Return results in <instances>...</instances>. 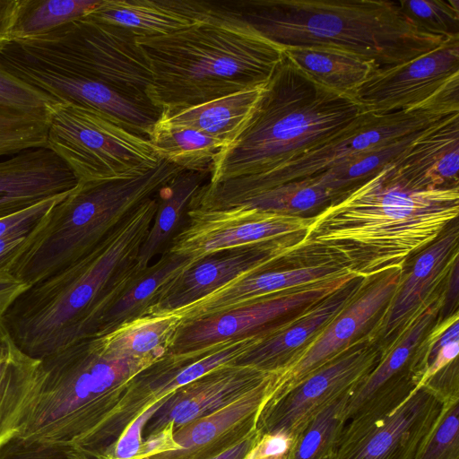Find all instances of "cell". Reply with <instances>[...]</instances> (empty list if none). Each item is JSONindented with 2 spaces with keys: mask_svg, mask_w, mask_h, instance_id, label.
<instances>
[{
  "mask_svg": "<svg viewBox=\"0 0 459 459\" xmlns=\"http://www.w3.org/2000/svg\"><path fill=\"white\" fill-rule=\"evenodd\" d=\"M459 213V186L428 188L405 178L393 160L312 216L286 257L331 263L371 280L403 269Z\"/></svg>",
  "mask_w": 459,
  "mask_h": 459,
  "instance_id": "1",
  "label": "cell"
},
{
  "mask_svg": "<svg viewBox=\"0 0 459 459\" xmlns=\"http://www.w3.org/2000/svg\"><path fill=\"white\" fill-rule=\"evenodd\" d=\"M158 206V194L144 200L86 255L12 302L1 321L20 351L40 359L96 335L107 310L141 272L138 255Z\"/></svg>",
  "mask_w": 459,
  "mask_h": 459,
  "instance_id": "2",
  "label": "cell"
},
{
  "mask_svg": "<svg viewBox=\"0 0 459 459\" xmlns=\"http://www.w3.org/2000/svg\"><path fill=\"white\" fill-rule=\"evenodd\" d=\"M152 82L147 98L172 112L265 84L283 48L257 32L234 7L180 30L138 37Z\"/></svg>",
  "mask_w": 459,
  "mask_h": 459,
  "instance_id": "3",
  "label": "cell"
},
{
  "mask_svg": "<svg viewBox=\"0 0 459 459\" xmlns=\"http://www.w3.org/2000/svg\"><path fill=\"white\" fill-rule=\"evenodd\" d=\"M234 8L282 48L337 49L369 62L375 72L406 63L446 40L415 25L398 1L249 0Z\"/></svg>",
  "mask_w": 459,
  "mask_h": 459,
  "instance_id": "4",
  "label": "cell"
},
{
  "mask_svg": "<svg viewBox=\"0 0 459 459\" xmlns=\"http://www.w3.org/2000/svg\"><path fill=\"white\" fill-rule=\"evenodd\" d=\"M362 112L352 98L317 83L284 54L248 122L214 159L208 182L275 169L334 135Z\"/></svg>",
  "mask_w": 459,
  "mask_h": 459,
  "instance_id": "5",
  "label": "cell"
},
{
  "mask_svg": "<svg viewBox=\"0 0 459 459\" xmlns=\"http://www.w3.org/2000/svg\"><path fill=\"white\" fill-rule=\"evenodd\" d=\"M35 383L16 434L74 449L105 423L115 394L153 362L105 354L96 338L39 359Z\"/></svg>",
  "mask_w": 459,
  "mask_h": 459,
  "instance_id": "6",
  "label": "cell"
},
{
  "mask_svg": "<svg viewBox=\"0 0 459 459\" xmlns=\"http://www.w3.org/2000/svg\"><path fill=\"white\" fill-rule=\"evenodd\" d=\"M459 113V77L421 105L387 113L362 112L348 126L294 160L269 172L204 183L195 200L203 210H218L235 200L275 186L319 175L371 149L424 130Z\"/></svg>",
  "mask_w": 459,
  "mask_h": 459,
  "instance_id": "7",
  "label": "cell"
},
{
  "mask_svg": "<svg viewBox=\"0 0 459 459\" xmlns=\"http://www.w3.org/2000/svg\"><path fill=\"white\" fill-rule=\"evenodd\" d=\"M137 38L124 27L85 16L44 35L13 42L33 56L152 106L147 98L152 73Z\"/></svg>",
  "mask_w": 459,
  "mask_h": 459,
  "instance_id": "8",
  "label": "cell"
},
{
  "mask_svg": "<svg viewBox=\"0 0 459 459\" xmlns=\"http://www.w3.org/2000/svg\"><path fill=\"white\" fill-rule=\"evenodd\" d=\"M47 148L62 159L77 182L135 178L161 160L148 138L70 102L50 106Z\"/></svg>",
  "mask_w": 459,
  "mask_h": 459,
  "instance_id": "9",
  "label": "cell"
},
{
  "mask_svg": "<svg viewBox=\"0 0 459 459\" xmlns=\"http://www.w3.org/2000/svg\"><path fill=\"white\" fill-rule=\"evenodd\" d=\"M0 67L57 102L94 109L145 138L160 115L158 108L131 100L102 82L33 56L13 41L0 50Z\"/></svg>",
  "mask_w": 459,
  "mask_h": 459,
  "instance_id": "10",
  "label": "cell"
},
{
  "mask_svg": "<svg viewBox=\"0 0 459 459\" xmlns=\"http://www.w3.org/2000/svg\"><path fill=\"white\" fill-rule=\"evenodd\" d=\"M382 346L364 334L343 352L313 372L277 402L264 409L257 427L295 440L327 405L354 388L379 362Z\"/></svg>",
  "mask_w": 459,
  "mask_h": 459,
  "instance_id": "11",
  "label": "cell"
},
{
  "mask_svg": "<svg viewBox=\"0 0 459 459\" xmlns=\"http://www.w3.org/2000/svg\"><path fill=\"white\" fill-rule=\"evenodd\" d=\"M437 288L383 347L377 366L350 391L345 420L379 417L397 408L418 382L411 368L413 352L441 310L444 290Z\"/></svg>",
  "mask_w": 459,
  "mask_h": 459,
  "instance_id": "12",
  "label": "cell"
},
{
  "mask_svg": "<svg viewBox=\"0 0 459 459\" xmlns=\"http://www.w3.org/2000/svg\"><path fill=\"white\" fill-rule=\"evenodd\" d=\"M358 277L353 273L298 289L198 320L178 330L167 355L200 352L212 346L243 337L293 316L323 300ZM289 317V316H288ZM287 317V318H288Z\"/></svg>",
  "mask_w": 459,
  "mask_h": 459,
  "instance_id": "13",
  "label": "cell"
},
{
  "mask_svg": "<svg viewBox=\"0 0 459 459\" xmlns=\"http://www.w3.org/2000/svg\"><path fill=\"white\" fill-rule=\"evenodd\" d=\"M403 275L396 269L376 276L328 325L282 370L273 374L264 409L277 402L316 370L343 352L367 326L378 320L391 302ZM263 409V410H264Z\"/></svg>",
  "mask_w": 459,
  "mask_h": 459,
  "instance_id": "14",
  "label": "cell"
},
{
  "mask_svg": "<svg viewBox=\"0 0 459 459\" xmlns=\"http://www.w3.org/2000/svg\"><path fill=\"white\" fill-rule=\"evenodd\" d=\"M312 216H291L244 207L186 210L165 251L196 260L223 250L304 233Z\"/></svg>",
  "mask_w": 459,
  "mask_h": 459,
  "instance_id": "15",
  "label": "cell"
},
{
  "mask_svg": "<svg viewBox=\"0 0 459 459\" xmlns=\"http://www.w3.org/2000/svg\"><path fill=\"white\" fill-rule=\"evenodd\" d=\"M442 404L422 386L385 415L351 419L327 459H414Z\"/></svg>",
  "mask_w": 459,
  "mask_h": 459,
  "instance_id": "16",
  "label": "cell"
},
{
  "mask_svg": "<svg viewBox=\"0 0 459 459\" xmlns=\"http://www.w3.org/2000/svg\"><path fill=\"white\" fill-rule=\"evenodd\" d=\"M300 236L238 247L193 262L160 288L146 314L174 312L239 278L277 266Z\"/></svg>",
  "mask_w": 459,
  "mask_h": 459,
  "instance_id": "17",
  "label": "cell"
},
{
  "mask_svg": "<svg viewBox=\"0 0 459 459\" xmlns=\"http://www.w3.org/2000/svg\"><path fill=\"white\" fill-rule=\"evenodd\" d=\"M459 75V37L400 65L374 72L350 96L363 112L387 113L418 107Z\"/></svg>",
  "mask_w": 459,
  "mask_h": 459,
  "instance_id": "18",
  "label": "cell"
},
{
  "mask_svg": "<svg viewBox=\"0 0 459 459\" xmlns=\"http://www.w3.org/2000/svg\"><path fill=\"white\" fill-rule=\"evenodd\" d=\"M273 373L239 397L173 431L171 450L143 459H208L258 429Z\"/></svg>",
  "mask_w": 459,
  "mask_h": 459,
  "instance_id": "19",
  "label": "cell"
},
{
  "mask_svg": "<svg viewBox=\"0 0 459 459\" xmlns=\"http://www.w3.org/2000/svg\"><path fill=\"white\" fill-rule=\"evenodd\" d=\"M369 281L358 276L323 300L264 328L259 341L235 364L273 373L282 370L362 291Z\"/></svg>",
  "mask_w": 459,
  "mask_h": 459,
  "instance_id": "20",
  "label": "cell"
},
{
  "mask_svg": "<svg viewBox=\"0 0 459 459\" xmlns=\"http://www.w3.org/2000/svg\"><path fill=\"white\" fill-rule=\"evenodd\" d=\"M273 372L230 364L171 393L146 423L149 436L171 426L173 430L231 403Z\"/></svg>",
  "mask_w": 459,
  "mask_h": 459,
  "instance_id": "21",
  "label": "cell"
},
{
  "mask_svg": "<svg viewBox=\"0 0 459 459\" xmlns=\"http://www.w3.org/2000/svg\"><path fill=\"white\" fill-rule=\"evenodd\" d=\"M350 272L331 263L273 267L239 278L172 313L183 323L222 313L277 293L332 280Z\"/></svg>",
  "mask_w": 459,
  "mask_h": 459,
  "instance_id": "22",
  "label": "cell"
},
{
  "mask_svg": "<svg viewBox=\"0 0 459 459\" xmlns=\"http://www.w3.org/2000/svg\"><path fill=\"white\" fill-rule=\"evenodd\" d=\"M77 183L68 166L48 148L0 160V219L69 192Z\"/></svg>",
  "mask_w": 459,
  "mask_h": 459,
  "instance_id": "23",
  "label": "cell"
},
{
  "mask_svg": "<svg viewBox=\"0 0 459 459\" xmlns=\"http://www.w3.org/2000/svg\"><path fill=\"white\" fill-rule=\"evenodd\" d=\"M458 226L449 227L416 258L410 273L401 280L386 309L368 334L386 339L439 288L458 253Z\"/></svg>",
  "mask_w": 459,
  "mask_h": 459,
  "instance_id": "24",
  "label": "cell"
},
{
  "mask_svg": "<svg viewBox=\"0 0 459 459\" xmlns=\"http://www.w3.org/2000/svg\"><path fill=\"white\" fill-rule=\"evenodd\" d=\"M221 7L197 0H101L86 16L124 27L137 37H153L196 24Z\"/></svg>",
  "mask_w": 459,
  "mask_h": 459,
  "instance_id": "25",
  "label": "cell"
},
{
  "mask_svg": "<svg viewBox=\"0 0 459 459\" xmlns=\"http://www.w3.org/2000/svg\"><path fill=\"white\" fill-rule=\"evenodd\" d=\"M393 163L400 174L419 186L458 187L459 113L428 129Z\"/></svg>",
  "mask_w": 459,
  "mask_h": 459,
  "instance_id": "26",
  "label": "cell"
},
{
  "mask_svg": "<svg viewBox=\"0 0 459 459\" xmlns=\"http://www.w3.org/2000/svg\"><path fill=\"white\" fill-rule=\"evenodd\" d=\"M264 86L246 89L177 111H161L157 123L169 127L198 130L226 146L236 139L248 122Z\"/></svg>",
  "mask_w": 459,
  "mask_h": 459,
  "instance_id": "27",
  "label": "cell"
},
{
  "mask_svg": "<svg viewBox=\"0 0 459 459\" xmlns=\"http://www.w3.org/2000/svg\"><path fill=\"white\" fill-rule=\"evenodd\" d=\"M182 325L183 319L173 313L145 314L106 334L93 337L102 351L110 357L155 363L168 354Z\"/></svg>",
  "mask_w": 459,
  "mask_h": 459,
  "instance_id": "28",
  "label": "cell"
},
{
  "mask_svg": "<svg viewBox=\"0 0 459 459\" xmlns=\"http://www.w3.org/2000/svg\"><path fill=\"white\" fill-rule=\"evenodd\" d=\"M208 175L182 170L158 192V210L138 255L139 271L146 269L155 255L167 249L184 221L192 197Z\"/></svg>",
  "mask_w": 459,
  "mask_h": 459,
  "instance_id": "29",
  "label": "cell"
},
{
  "mask_svg": "<svg viewBox=\"0 0 459 459\" xmlns=\"http://www.w3.org/2000/svg\"><path fill=\"white\" fill-rule=\"evenodd\" d=\"M194 261L164 251L160 259L141 271L103 316L95 336L145 315L160 288Z\"/></svg>",
  "mask_w": 459,
  "mask_h": 459,
  "instance_id": "30",
  "label": "cell"
},
{
  "mask_svg": "<svg viewBox=\"0 0 459 459\" xmlns=\"http://www.w3.org/2000/svg\"><path fill=\"white\" fill-rule=\"evenodd\" d=\"M283 52L315 82L343 95L351 94L375 72L369 62L333 48L290 47Z\"/></svg>",
  "mask_w": 459,
  "mask_h": 459,
  "instance_id": "31",
  "label": "cell"
},
{
  "mask_svg": "<svg viewBox=\"0 0 459 459\" xmlns=\"http://www.w3.org/2000/svg\"><path fill=\"white\" fill-rule=\"evenodd\" d=\"M335 199L334 194L314 176L244 196L218 210L244 207L266 212L310 217L308 213L315 215L316 212H319Z\"/></svg>",
  "mask_w": 459,
  "mask_h": 459,
  "instance_id": "32",
  "label": "cell"
},
{
  "mask_svg": "<svg viewBox=\"0 0 459 459\" xmlns=\"http://www.w3.org/2000/svg\"><path fill=\"white\" fill-rule=\"evenodd\" d=\"M148 139L160 160L183 170L211 173L214 159L224 144L204 133L188 127H169L159 123Z\"/></svg>",
  "mask_w": 459,
  "mask_h": 459,
  "instance_id": "33",
  "label": "cell"
},
{
  "mask_svg": "<svg viewBox=\"0 0 459 459\" xmlns=\"http://www.w3.org/2000/svg\"><path fill=\"white\" fill-rule=\"evenodd\" d=\"M39 362L16 347L0 360V444L17 432Z\"/></svg>",
  "mask_w": 459,
  "mask_h": 459,
  "instance_id": "34",
  "label": "cell"
},
{
  "mask_svg": "<svg viewBox=\"0 0 459 459\" xmlns=\"http://www.w3.org/2000/svg\"><path fill=\"white\" fill-rule=\"evenodd\" d=\"M101 0H20L10 41L48 33L93 11Z\"/></svg>",
  "mask_w": 459,
  "mask_h": 459,
  "instance_id": "35",
  "label": "cell"
},
{
  "mask_svg": "<svg viewBox=\"0 0 459 459\" xmlns=\"http://www.w3.org/2000/svg\"><path fill=\"white\" fill-rule=\"evenodd\" d=\"M431 126L390 143L364 152L316 177L338 199L373 177L385 165L404 152Z\"/></svg>",
  "mask_w": 459,
  "mask_h": 459,
  "instance_id": "36",
  "label": "cell"
},
{
  "mask_svg": "<svg viewBox=\"0 0 459 459\" xmlns=\"http://www.w3.org/2000/svg\"><path fill=\"white\" fill-rule=\"evenodd\" d=\"M51 105L22 108L0 102V157L47 148Z\"/></svg>",
  "mask_w": 459,
  "mask_h": 459,
  "instance_id": "37",
  "label": "cell"
},
{
  "mask_svg": "<svg viewBox=\"0 0 459 459\" xmlns=\"http://www.w3.org/2000/svg\"><path fill=\"white\" fill-rule=\"evenodd\" d=\"M350 392L322 410L295 438L288 459H327L346 424L344 408Z\"/></svg>",
  "mask_w": 459,
  "mask_h": 459,
  "instance_id": "38",
  "label": "cell"
},
{
  "mask_svg": "<svg viewBox=\"0 0 459 459\" xmlns=\"http://www.w3.org/2000/svg\"><path fill=\"white\" fill-rule=\"evenodd\" d=\"M403 13L420 29L445 39L459 37L458 0H400Z\"/></svg>",
  "mask_w": 459,
  "mask_h": 459,
  "instance_id": "39",
  "label": "cell"
},
{
  "mask_svg": "<svg viewBox=\"0 0 459 459\" xmlns=\"http://www.w3.org/2000/svg\"><path fill=\"white\" fill-rule=\"evenodd\" d=\"M414 459H459V400L442 404Z\"/></svg>",
  "mask_w": 459,
  "mask_h": 459,
  "instance_id": "40",
  "label": "cell"
},
{
  "mask_svg": "<svg viewBox=\"0 0 459 459\" xmlns=\"http://www.w3.org/2000/svg\"><path fill=\"white\" fill-rule=\"evenodd\" d=\"M0 459H79L71 447L26 440L16 433L0 444Z\"/></svg>",
  "mask_w": 459,
  "mask_h": 459,
  "instance_id": "41",
  "label": "cell"
},
{
  "mask_svg": "<svg viewBox=\"0 0 459 459\" xmlns=\"http://www.w3.org/2000/svg\"><path fill=\"white\" fill-rule=\"evenodd\" d=\"M169 394L156 400L153 399V401L134 419L118 438L113 452H111V456L107 459H136L143 444L142 433L146 423L167 401Z\"/></svg>",
  "mask_w": 459,
  "mask_h": 459,
  "instance_id": "42",
  "label": "cell"
},
{
  "mask_svg": "<svg viewBox=\"0 0 459 459\" xmlns=\"http://www.w3.org/2000/svg\"><path fill=\"white\" fill-rule=\"evenodd\" d=\"M0 102L22 108H46L56 101L0 67Z\"/></svg>",
  "mask_w": 459,
  "mask_h": 459,
  "instance_id": "43",
  "label": "cell"
},
{
  "mask_svg": "<svg viewBox=\"0 0 459 459\" xmlns=\"http://www.w3.org/2000/svg\"><path fill=\"white\" fill-rule=\"evenodd\" d=\"M66 193L48 198L16 213L1 218L0 238L18 232L30 231L53 204Z\"/></svg>",
  "mask_w": 459,
  "mask_h": 459,
  "instance_id": "44",
  "label": "cell"
},
{
  "mask_svg": "<svg viewBox=\"0 0 459 459\" xmlns=\"http://www.w3.org/2000/svg\"><path fill=\"white\" fill-rule=\"evenodd\" d=\"M442 403L459 400L457 359L429 378L423 385Z\"/></svg>",
  "mask_w": 459,
  "mask_h": 459,
  "instance_id": "45",
  "label": "cell"
},
{
  "mask_svg": "<svg viewBox=\"0 0 459 459\" xmlns=\"http://www.w3.org/2000/svg\"><path fill=\"white\" fill-rule=\"evenodd\" d=\"M293 442V438L281 432L261 433L244 459H261L286 455L290 452Z\"/></svg>",
  "mask_w": 459,
  "mask_h": 459,
  "instance_id": "46",
  "label": "cell"
},
{
  "mask_svg": "<svg viewBox=\"0 0 459 459\" xmlns=\"http://www.w3.org/2000/svg\"><path fill=\"white\" fill-rule=\"evenodd\" d=\"M446 284L444 290V299L439 312V320L445 319L457 310L459 298V255H457L446 276Z\"/></svg>",
  "mask_w": 459,
  "mask_h": 459,
  "instance_id": "47",
  "label": "cell"
},
{
  "mask_svg": "<svg viewBox=\"0 0 459 459\" xmlns=\"http://www.w3.org/2000/svg\"><path fill=\"white\" fill-rule=\"evenodd\" d=\"M28 287L9 271L0 272V316Z\"/></svg>",
  "mask_w": 459,
  "mask_h": 459,
  "instance_id": "48",
  "label": "cell"
},
{
  "mask_svg": "<svg viewBox=\"0 0 459 459\" xmlns=\"http://www.w3.org/2000/svg\"><path fill=\"white\" fill-rule=\"evenodd\" d=\"M29 232H18L0 238V272L9 271Z\"/></svg>",
  "mask_w": 459,
  "mask_h": 459,
  "instance_id": "49",
  "label": "cell"
},
{
  "mask_svg": "<svg viewBox=\"0 0 459 459\" xmlns=\"http://www.w3.org/2000/svg\"><path fill=\"white\" fill-rule=\"evenodd\" d=\"M20 0H0V50L10 41Z\"/></svg>",
  "mask_w": 459,
  "mask_h": 459,
  "instance_id": "50",
  "label": "cell"
},
{
  "mask_svg": "<svg viewBox=\"0 0 459 459\" xmlns=\"http://www.w3.org/2000/svg\"><path fill=\"white\" fill-rule=\"evenodd\" d=\"M260 435L259 429H256L224 451L208 459H244L248 451L256 443Z\"/></svg>",
  "mask_w": 459,
  "mask_h": 459,
  "instance_id": "51",
  "label": "cell"
},
{
  "mask_svg": "<svg viewBox=\"0 0 459 459\" xmlns=\"http://www.w3.org/2000/svg\"><path fill=\"white\" fill-rule=\"evenodd\" d=\"M14 347L15 345L4 329L0 316V360L7 357Z\"/></svg>",
  "mask_w": 459,
  "mask_h": 459,
  "instance_id": "52",
  "label": "cell"
},
{
  "mask_svg": "<svg viewBox=\"0 0 459 459\" xmlns=\"http://www.w3.org/2000/svg\"><path fill=\"white\" fill-rule=\"evenodd\" d=\"M288 454L283 455L271 456V457H265V458H261V459H288Z\"/></svg>",
  "mask_w": 459,
  "mask_h": 459,
  "instance_id": "53",
  "label": "cell"
}]
</instances>
